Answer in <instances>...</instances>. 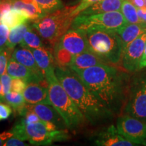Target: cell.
Listing matches in <instances>:
<instances>
[{"instance_id": "cell-13", "label": "cell", "mask_w": 146, "mask_h": 146, "mask_svg": "<svg viewBox=\"0 0 146 146\" xmlns=\"http://www.w3.org/2000/svg\"><path fill=\"white\" fill-rule=\"evenodd\" d=\"M23 95L25 101L29 104H51L47 87L42 86L37 82L27 83Z\"/></svg>"}, {"instance_id": "cell-30", "label": "cell", "mask_w": 146, "mask_h": 146, "mask_svg": "<svg viewBox=\"0 0 146 146\" xmlns=\"http://www.w3.org/2000/svg\"><path fill=\"white\" fill-rule=\"evenodd\" d=\"M10 30L8 27L0 23V53L6 49V43L10 34Z\"/></svg>"}, {"instance_id": "cell-23", "label": "cell", "mask_w": 146, "mask_h": 146, "mask_svg": "<svg viewBox=\"0 0 146 146\" xmlns=\"http://www.w3.org/2000/svg\"><path fill=\"white\" fill-rule=\"evenodd\" d=\"M12 8L21 11L29 20L35 21L44 16L42 11L38 7L31 3H24L21 0H12Z\"/></svg>"}, {"instance_id": "cell-32", "label": "cell", "mask_w": 146, "mask_h": 146, "mask_svg": "<svg viewBox=\"0 0 146 146\" xmlns=\"http://www.w3.org/2000/svg\"><path fill=\"white\" fill-rule=\"evenodd\" d=\"M27 83L23 79L18 78H12V85H11V91L23 94L25 89L26 88Z\"/></svg>"}, {"instance_id": "cell-6", "label": "cell", "mask_w": 146, "mask_h": 146, "mask_svg": "<svg viewBox=\"0 0 146 146\" xmlns=\"http://www.w3.org/2000/svg\"><path fill=\"white\" fill-rule=\"evenodd\" d=\"M89 50L107 64H116L121 60L123 42L115 31L89 30L86 31Z\"/></svg>"}, {"instance_id": "cell-1", "label": "cell", "mask_w": 146, "mask_h": 146, "mask_svg": "<svg viewBox=\"0 0 146 146\" xmlns=\"http://www.w3.org/2000/svg\"><path fill=\"white\" fill-rule=\"evenodd\" d=\"M70 70L77 74L113 114L121 113L129 94L130 83L129 74L107 64L88 68Z\"/></svg>"}, {"instance_id": "cell-18", "label": "cell", "mask_w": 146, "mask_h": 146, "mask_svg": "<svg viewBox=\"0 0 146 146\" xmlns=\"http://www.w3.org/2000/svg\"><path fill=\"white\" fill-rule=\"evenodd\" d=\"M11 58H14L18 62L25 65L29 68L31 69L36 74L41 76H44L43 72L38 66L31 50H29V49L25 48V47H22L21 46L16 47L12 52Z\"/></svg>"}, {"instance_id": "cell-39", "label": "cell", "mask_w": 146, "mask_h": 146, "mask_svg": "<svg viewBox=\"0 0 146 146\" xmlns=\"http://www.w3.org/2000/svg\"><path fill=\"white\" fill-rule=\"evenodd\" d=\"M129 1H130L137 8H146L143 0H129Z\"/></svg>"}, {"instance_id": "cell-20", "label": "cell", "mask_w": 146, "mask_h": 146, "mask_svg": "<svg viewBox=\"0 0 146 146\" xmlns=\"http://www.w3.org/2000/svg\"><path fill=\"white\" fill-rule=\"evenodd\" d=\"M124 0H101L85 9L78 15H92L105 12L120 11Z\"/></svg>"}, {"instance_id": "cell-25", "label": "cell", "mask_w": 146, "mask_h": 146, "mask_svg": "<svg viewBox=\"0 0 146 146\" xmlns=\"http://www.w3.org/2000/svg\"><path fill=\"white\" fill-rule=\"evenodd\" d=\"M120 12H122L128 23H143L138 16L137 9L129 0H124L123 1L121 8H120Z\"/></svg>"}, {"instance_id": "cell-3", "label": "cell", "mask_w": 146, "mask_h": 146, "mask_svg": "<svg viewBox=\"0 0 146 146\" xmlns=\"http://www.w3.org/2000/svg\"><path fill=\"white\" fill-rule=\"evenodd\" d=\"M11 131L14 136L34 145H50L55 142L66 141L70 137L67 129H60L56 124L43 120L29 124L21 120Z\"/></svg>"}, {"instance_id": "cell-15", "label": "cell", "mask_w": 146, "mask_h": 146, "mask_svg": "<svg viewBox=\"0 0 146 146\" xmlns=\"http://www.w3.org/2000/svg\"><path fill=\"white\" fill-rule=\"evenodd\" d=\"M27 108L33 111L37 116L44 121H49L56 124L60 129H65L66 127L63 118L55 108L50 104H29Z\"/></svg>"}, {"instance_id": "cell-29", "label": "cell", "mask_w": 146, "mask_h": 146, "mask_svg": "<svg viewBox=\"0 0 146 146\" xmlns=\"http://www.w3.org/2000/svg\"><path fill=\"white\" fill-rule=\"evenodd\" d=\"M12 78L9 75L8 73H4L0 76V81L1 83V91L0 93V96L4 97L5 94L11 91V85H12Z\"/></svg>"}, {"instance_id": "cell-17", "label": "cell", "mask_w": 146, "mask_h": 146, "mask_svg": "<svg viewBox=\"0 0 146 146\" xmlns=\"http://www.w3.org/2000/svg\"><path fill=\"white\" fill-rule=\"evenodd\" d=\"M106 64L90 50L81 54L73 55L69 68L85 69Z\"/></svg>"}, {"instance_id": "cell-24", "label": "cell", "mask_w": 146, "mask_h": 146, "mask_svg": "<svg viewBox=\"0 0 146 146\" xmlns=\"http://www.w3.org/2000/svg\"><path fill=\"white\" fill-rule=\"evenodd\" d=\"M29 29H30V27L26 23L10 29V34H9L8 41L6 43V49L10 50H14L16 45L21 43L25 33Z\"/></svg>"}, {"instance_id": "cell-10", "label": "cell", "mask_w": 146, "mask_h": 146, "mask_svg": "<svg viewBox=\"0 0 146 146\" xmlns=\"http://www.w3.org/2000/svg\"><path fill=\"white\" fill-rule=\"evenodd\" d=\"M146 43V31L123 49L121 62L125 70L129 72L140 70V63Z\"/></svg>"}, {"instance_id": "cell-21", "label": "cell", "mask_w": 146, "mask_h": 146, "mask_svg": "<svg viewBox=\"0 0 146 146\" xmlns=\"http://www.w3.org/2000/svg\"><path fill=\"white\" fill-rule=\"evenodd\" d=\"M28 20V18L21 11L13 8L0 16V23L7 26L10 29L26 23Z\"/></svg>"}, {"instance_id": "cell-28", "label": "cell", "mask_w": 146, "mask_h": 146, "mask_svg": "<svg viewBox=\"0 0 146 146\" xmlns=\"http://www.w3.org/2000/svg\"><path fill=\"white\" fill-rule=\"evenodd\" d=\"M43 14L51 13L62 8L63 3L61 0H35Z\"/></svg>"}, {"instance_id": "cell-14", "label": "cell", "mask_w": 146, "mask_h": 146, "mask_svg": "<svg viewBox=\"0 0 146 146\" xmlns=\"http://www.w3.org/2000/svg\"><path fill=\"white\" fill-rule=\"evenodd\" d=\"M7 73L12 78H21L26 81L27 83L30 82L39 83L42 80L46 78L44 76L36 74L31 69L18 62L12 58H11L8 62Z\"/></svg>"}, {"instance_id": "cell-36", "label": "cell", "mask_w": 146, "mask_h": 146, "mask_svg": "<svg viewBox=\"0 0 146 146\" xmlns=\"http://www.w3.org/2000/svg\"><path fill=\"white\" fill-rule=\"evenodd\" d=\"M27 145V144L25 143V141L21 140V139L16 137L15 136L11 137L5 141L3 146H25Z\"/></svg>"}, {"instance_id": "cell-40", "label": "cell", "mask_w": 146, "mask_h": 146, "mask_svg": "<svg viewBox=\"0 0 146 146\" xmlns=\"http://www.w3.org/2000/svg\"><path fill=\"white\" fill-rule=\"evenodd\" d=\"M145 68H146V43L145 45V49H144L143 57H142L141 63H140V70Z\"/></svg>"}, {"instance_id": "cell-42", "label": "cell", "mask_w": 146, "mask_h": 146, "mask_svg": "<svg viewBox=\"0 0 146 146\" xmlns=\"http://www.w3.org/2000/svg\"><path fill=\"white\" fill-rule=\"evenodd\" d=\"M1 81H0V93H1Z\"/></svg>"}, {"instance_id": "cell-5", "label": "cell", "mask_w": 146, "mask_h": 146, "mask_svg": "<svg viewBox=\"0 0 146 146\" xmlns=\"http://www.w3.org/2000/svg\"><path fill=\"white\" fill-rule=\"evenodd\" d=\"M51 104L59 112L67 128L74 131L86 120L75 104L64 89L55 73L47 76Z\"/></svg>"}, {"instance_id": "cell-26", "label": "cell", "mask_w": 146, "mask_h": 146, "mask_svg": "<svg viewBox=\"0 0 146 146\" xmlns=\"http://www.w3.org/2000/svg\"><path fill=\"white\" fill-rule=\"evenodd\" d=\"M20 46L32 50L43 47V44L40 36L30 27V29L25 33L23 41L20 43Z\"/></svg>"}, {"instance_id": "cell-34", "label": "cell", "mask_w": 146, "mask_h": 146, "mask_svg": "<svg viewBox=\"0 0 146 146\" xmlns=\"http://www.w3.org/2000/svg\"><path fill=\"white\" fill-rule=\"evenodd\" d=\"M12 113V110L10 105L0 102V121L8 119Z\"/></svg>"}, {"instance_id": "cell-12", "label": "cell", "mask_w": 146, "mask_h": 146, "mask_svg": "<svg viewBox=\"0 0 146 146\" xmlns=\"http://www.w3.org/2000/svg\"><path fill=\"white\" fill-rule=\"evenodd\" d=\"M96 145L101 146H133L132 142L124 137L114 125H110L100 132L95 139Z\"/></svg>"}, {"instance_id": "cell-4", "label": "cell", "mask_w": 146, "mask_h": 146, "mask_svg": "<svg viewBox=\"0 0 146 146\" xmlns=\"http://www.w3.org/2000/svg\"><path fill=\"white\" fill-rule=\"evenodd\" d=\"M75 7L76 5L63 7L45 14L34 21L33 27L41 37L47 40L52 46H55L72 26L75 18L72 15V12Z\"/></svg>"}, {"instance_id": "cell-11", "label": "cell", "mask_w": 146, "mask_h": 146, "mask_svg": "<svg viewBox=\"0 0 146 146\" xmlns=\"http://www.w3.org/2000/svg\"><path fill=\"white\" fill-rule=\"evenodd\" d=\"M58 43L72 55L89 50L86 32L80 29H69Z\"/></svg>"}, {"instance_id": "cell-9", "label": "cell", "mask_w": 146, "mask_h": 146, "mask_svg": "<svg viewBox=\"0 0 146 146\" xmlns=\"http://www.w3.org/2000/svg\"><path fill=\"white\" fill-rule=\"evenodd\" d=\"M116 128L118 132L135 145H146V123L127 114L120 116Z\"/></svg>"}, {"instance_id": "cell-41", "label": "cell", "mask_w": 146, "mask_h": 146, "mask_svg": "<svg viewBox=\"0 0 146 146\" xmlns=\"http://www.w3.org/2000/svg\"><path fill=\"white\" fill-rule=\"evenodd\" d=\"M21 1H23L24 3H31V4H33L35 5H36V7H38V8H39L37 3H36V1H35V0H21Z\"/></svg>"}, {"instance_id": "cell-16", "label": "cell", "mask_w": 146, "mask_h": 146, "mask_svg": "<svg viewBox=\"0 0 146 146\" xmlns=\"http://www.w3.org/2000/svg\"><path fill=\"white\" fill-rule=\"evenodd\" d=\"M31 52L38 66L41 69L45 77L55 73V61L52 53L50 50L45 47L32 49Z\"/></svg>"}, {"instance_id": "cell-38", "label": "cell", "mask_w": 146, "mask_h": 146, "mask_svg": "<svg viewBox=\"0 0 146 146\" xmlns=\"http://www.w3.org/2000/svg\"><path fill=\"white\" fill-rule=\"evenodd\" d=\"M137 9V14L140 20L142 23L146 25V8Z\"/></svg>"}, {"instance_id": "cell-43", "label": "cell", "mask_w": 146, "mask_h": 146, "mask_svg": "<svg viewBox=\"0 0 146 146\" xmlns=\"http://www.w3.org/2000/svg\"><path fill=\"white\" fill-rule=\"evenodd\" d=\"M144 2H145V7H146V0H143Z\"/></svg>"}, {"instance_id": "cell-19", "label": "cell", "mask_w": 146, "mask_h": 146, "mask_svg": "<svg viewBox=\"0 0 146 146\" xmlns=\"http://www.w3.org/2000/svg\"><path fill=\"white\" fill-rule=\"evenodd\" d=\"M146 31V25L144 23L130 24L127 23L117 31L123 42V49L129 43L133 41Z\"/></svg>"}, {"instance_id": "cell-7", "label": "cell", "mask_w": 146, "mask_h": 146, "mask_svg": "<svg viewBox=\"0 0 146 146\" xmlns=\"http://www.w3.org/2000/svg\"><path fill=\"white\" fill-rule=\"evenodd\" d=\"M128 23L120 11L92 15H78L74 18L71 29L89 30H109L117 31Z\"/></svg>"}, {"instance_id": "cell-35", "label": "cell", "mask_w": 146, "mask_h": 146, "mask_svg": "<svg viewBox=\"0 0 146 146\" xmlns=\"http://www.w3.org/2000/svg\"><path fill=\"white\" fill-rule=\"evenodd\" d=\"M8 58V54L5 50L0 53V76L7 72Z\"/></svg>"}, {"instance_id": "cell-2", "label": "cell", "mask_w": 146, "mask_h": 146, "mask_svg": "<svg viewBox=\"0 0 146 146\" xmlns=\"http://www.w3.org/2000/svg\"><path fill=\"white\" fill-rule=\"evenodd\" d=\"M55 74L71 100L91 125L101 123L114 116L70 69L58 66L55 69Z\"/></svg>"}, {"instance_id": "cell-33", "label": "cell", "mask_w": 146, "mask_h": 146, "mask_svg": "<svg viewBox=\"0 0 146 146\" xmlns=\"http://www.w3.org/2000/svg\"><path fill=\"white\" fill-rule=\"evenodd\" d=\"M28 109V108H27ZM24 118L21 120L25 124H29V123H36V122H39L41 119L39 116H37V114L36 113H35L33 111L30 110L28 109L27 112L25 113V114L24 115Z\"/></svg>"}, {"instance_id": "cell-22", "label": "cell", "mask_w": 146, "mask_h": 146, "mask_svg": "<svg viewBox=\"0 0 146 146\" xmlns=\"http://www.w3.org/2000/svg\"><path fill=\"white\" fill-rule=\"evenodd\" d=\"M3 102L13 108L14 110L18 112V114L23 116L28 110L27 104H25L27 102L23 94L21 93L13 91H10L3 97Z\"/></svg>"}, {"instance_id": "cell-27", "label": "cell", "mask_w": 146, "mask_h": 146, "mask_svg": "<svg viewBox=\"0 0 146 146\" xmlns=\"http://www.w3.org/2000/svg\"><path fill=\"white\" fill-rule=\"evenodd\" d=\"M72 56V54L60 46L58 43L55 45V59L60 68L70 66Z\"/></svg>"}, {"instance_id": "cell-8", "label": "cell", "mask_w": 146, "mask_h": 146, "mask_svg": "<svg viewBox=\"0 0 146 146\" xmlns=\"http://www.w3.org/2000/svg\"><path fill=\"white\" fill-rule=\"evenodd\" d=\"M124 114L146 123V71L130 79L129 94Z\"/></svg>"}, {"instance_id": "cell-31", "label": "cell", "mask_w": 146, "mask_h": 146, "mask_svg": "<svg viewBox=\"0 0 146 146\" xmlns=\"http://www.w3.org/2000/svg\"><path fill=\"white\" fill-rule=\"evenodd\" d=\"M100 1H101V0H81L80 2L77 5H76L75 8L72 12V15L74 17H76V16H78L85 9H87L89 7H90L91 5L95 4V3Z\"/></svg>"}, {"instance_id": "cell-37", "label": "cell", "mask_w": 146, "mask_h": 146, "mask_svg": "<svg viewBox=\"0 0 146 146\" xmlns=\"http://www.w3.org/2000/svg\"><path fill=\"white\" fill-rule=\"evenodd\" d=\"M14 135V133L12 132V131H4V132L0 133V145H3L5 141Z\"/></svg>"}, {"instance_id": "cell-44", "label": "cell", "mask_w": 146, "mask_h": 146, "mask_svg": "<svg viewBox=\"0 0 146 146\" xmlns=\"http://www.w3.org/2000/svg\"><path fill=\"white\" fill-rule=\"evenodd\" d=\"M7 1H11V2H12V0H7Z\"/></svg>"}]
</instances>
